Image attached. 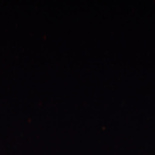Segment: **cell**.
Masks as SVG:
<instances>
[]
</instances>
